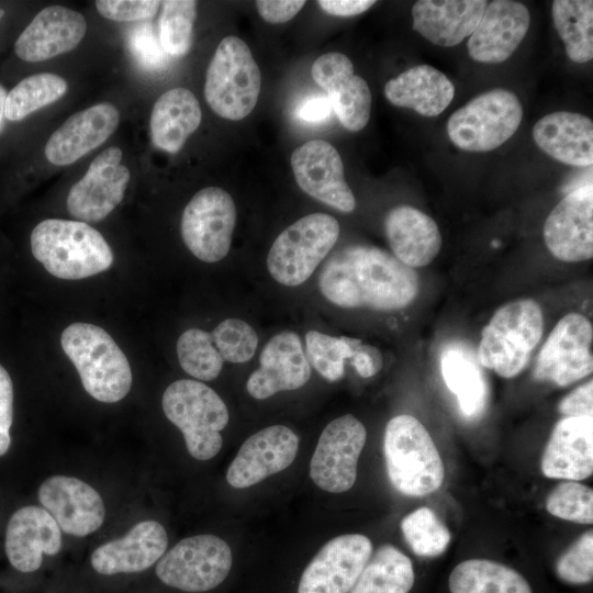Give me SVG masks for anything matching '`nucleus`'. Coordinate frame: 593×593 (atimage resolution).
<instances>
[{
	"label": "nucleus",
	"instance_id": "nucleus-35",
	"mask_svg": "<svg viewBox=\"0 0 593 593\" xmlns=\"http://www.w3.org/2000/svg\"><path fill=\"white\" fill-rule=\"evenodd\" d=\"M411 559L392 545L371 553L348 593H409L414 584Z\"/></svg>",
	"mask_w": 593,
	"mask_h": 593
},
{
	"label": "nucleus",
	"instance_id": "nucleus-21",
	"mask_svg": "<svg viewBox=\"0 0 593 593\" xmlns=\"http://www.w3.org/2000/svg\"><path fill=\"white\" fill-rule=\"evenodd\" d=\"M311 378V366L299 335L283 331L272 336L259 356V368L246 382L250 396L265 400L281 391L296 390Z\"/></svg>",
	"mask_w": 593,
	"mask_h": 593
},
{
	"label": "nucleus",
	"instance_id": "nucleus-7",
	"mask_svg": "<svg viewBox=\"0 0 593 593\" xmlns=\"http://www.w3.org/2000/svg\"><path fill=\"white\" fill-rule=\"evenodd\" d=\"M261 74L247 44L237 36H226L217 45L209 64L204 97L219 116L238 121L256 107Z\"/></svg>",
	"mask_w": 593,
	"mask_h": 593
},
{
	"label": "nucleus",
	"instance_id": "nucleus-19",
	"mask_svg": "<svg viewBox=\"0 0 593 593\" xmlns=\"http://www.w3.org/2000/svg\"><path fill=\"white\" fill-rule=\"evenodd\" d=\"M299 437L287 426L266 427L248 437L231 462L226 480L244 489L288 468L298 454Z\"/></svg>",
	"mask_w": 593,
	"mask_h": 593
},
{
	"label": "nucleus",
	"instance_id": "nucleus-15",
	"mask_svg": "<svg viewBox=\"0 0 593 593\" xmlns=\"http://www.w3.org/2000/svg\"><path fill=\"white\" fill-rule=\"evenodd\" d=\"M372 553L361 534H346L327 541L304 569L298 593H348Z\"/></svg>",
	"mask_w": 593,
	"mask_h": 593
},
{
	"label": "nucleus",
	"instance_id": "nucleus-50",
	"mask_svg": "<svg viewBox=\"0 0 593 593\" xmlns=\"http://www.w3.org/2000/svg\"><path fill=\"white\" fill-rule=\"evenodd\" d=\"M332 112L333 109L326 94L307 96L295 109L296 118L307 123H322L329 119Z\"/></svg>",
	"mask_w": 593,
	"mask_h": 593
},
{
	"label": "nucleus",
	"instance_id": "nucleus-3",
	"mask_svg": "<svg viewBox=\"0 0 593 593\" xmlns=\"http://www.w3.org/2000/svg\"><path fill=\"white\" fill-rule=\"evenodd\" d=\"M60 344L93 399L114 403L130 392L133 378L128 360L103 328L72 323L61 333Z\"/></svg>",
	"mask_w": 593,
	"mask_h": 593
},
{
	"label": "nucleus",
	"instance_id": "nucleus-31",
	"mask_svg": "<svg viewBox=\"0 0 593 593\" xmlns=\"http://www.w3.org/2000/svg\"><path fill=\"white\" fill-rule=\"evenodd\" d=\"M390 103L409 108L433 118L443 113L455 97V86L448 77L429 65H417L384 85Z\"/></svg>",
	"mask_w": 593,
	"mask_h": 593
},
{
	"label": "nucleus",
	"instance_id": "nucleus-38",
	"mask_svg": "<svg viewBox=\"0 0 593 593\" xmlns=\"http://www.w3.org/2000/svg\"><path fill=\"white\" fill-rule=\"evenodd\" d=\"M362 344L359 338L335 337L317 331L305 335L306 358L310 366L326 380L337 381L345 371V360L350 359L356 348Z\"/></svg>",
	"mask_w": 593,
	"mask_h": 593
},
{
	"label": "nucleus",
	"instance_id": "nucleus-2",
	"mask_svg": "<svg viewBox=\"0 0 593 593\" xmlns=\"http://www.w3.org/2000/svg\"><path fill=\"white\" fill-rule=\"evenodd\" d=\"M31 250L54 277L78 280L108 270L113 253L96 228L80 221L48 219L31 233Z\"/></svg>",
	"mask_w": 593,
	"mask_h": 593
},
{
	"label": "nucleus",
	"instance_id": "nucleus-1",
	"mask_svg": "<svg viewBox=\"0 0 593 593\" xmlns=\"http://www.w3.org/2000/svg\"><path fill=\"white\" fill-rule=\"evenodd\" d=\"M321 293L344 309L400 310L419 290L413 268L394 255L370 245H348L336 250L318 275Z\"/></svg>",
	"mask_w": 593,
	"mask_h": 593
},
{
	"label": "nucleus",
	"instance_id": "nucleus-47",
	"mask_svg": "<svg viewBox=\"0 0 593 593\" xmlns=\"http://www.w3.org/2000/svg\"><path fill=\"white\" fill-rule=\"evenodd\" d=\"M13 422V384L10 374L0 365V456L11 444L10 428Z\"/></svg>",
	"mask_w": 593,
	"mask_h": 593
},
{
	"label": "nucleus",
	"instance_id": "nucleus-54",
	"mask_svg": "<svg viewBox=\"0 0 593 593\" xmlns=\"http://www.w3.org/2000/svg\"><path fill=\"white\" fill-rule=\"evenodd\" d=\"M3 15H4V11L0 9V20L2 19Z\"/></svg>",
	"mask_w": 593,
	"mask_h": 593
},
{
	"label": "nucleus",
	"instance_id": "nucleus-18",
	"mask_svg": "<svg viewBox=\"0 0 593 593\" xmlns=\"http://www.w3.org/2000/svg\"><path fill=\"white\" fill-rule=\"evenodd\" d=\"M311 74L342 125L351 132L362 130L370 118L371 92L367 81L354 74L351 60L342 53H327L315 59Z\"/></svg>",
	"mask_w": 593,
	"mask_h": 593
},
{
	"label": "nucleus",
	"instance_id": "nucleus-12",
	"mask_svg": "<svg viewBox=\"0 0 593 593\" xmlns=\"http://www.w3.org/2000/svg\"><path fill=\"white\" fill-rule=\"evenodd\" d=\"M592 343V323L580 313L564 315L556 324L537 356L534 378L567 387L591 374Z\"/></svg>",
	"mask_w": 593,
	"mask_h": 593
},
{
	"label": "nucleus",
	"instance_id": "nucleus-8",
	"mask_svg": "<svg viewBox=\"0 0 593 593\" xmlns=\"http://www.w3.org/2000/svg\"><path fill=\"white\" fill-rule=\"evenodd\" d=\"M339 236V224L325 213L305 215L275 239L267 256L272 278L287 287L306 281L332 250Z\"/></svg>",
	"mask_w": 593,
	"mask_h": 593
},
{
	"label": "nucleus",
	"instance_id": "nucleus-32",
	"mask_svg": "<svg viewBox=\"0 0 593 593\" xmlns=\"http://www.w3.org/2000/svg\"><path fill=\"white\" fill-rule=\"evenodd\" d=\"M195 96L186 88H174L155 102L150 114V135L155 147L170 154L179 152L201 123Z\"/></svg>",
	"mask_w": 593,
	"mask_h": 593
},
{
	"label": "nucleus",
	"instance_id": "nucleus-49",
	"mask_svg": "<svg viewBox=\"0 0 593 593\" xmlns=\"http://www.w3.org/2000/svg\"><path fill=\"white\" fill-rule=\"evenodd\" d=\"M303 0H258L259 15L268 23H284L293 19L303 8Z\"/></svg>",
	"mask_w": 593,
	"mask_h": 593
},
{
	"label": "nucleus",
	"instance_id": "nucleus-26",
	"mask_svg": "<svg viewBox=\"0 0 593 593\" xmlns=\"http://www.w3.org/2000/svg\"><path fill=\"white\" fill-rule=\"evenodd\" d=\"M542 474L581 481L593 472V416L563 417L555 425L541 458Z\"/></svg>",
	"mask_w": 593,
	"mask_h": 593
},
{
	"label": "nucleus",
	"instance_id": "nucleus-43",
	"mask_svg": "<svg viewBox=\"0 0 593 593\" xmlns=\"http://www.w3.org/2000/svg\"><path fill=\"white\" fill-rule=\"evenodd\" d=\"M211 336L222 358L234 363L251 359L258 346L255 329L239 318L224 320L213 329Z\"/></svg>",
	"mask_w": 593,
	"mask_h": 593
},
{
	"label": "nucleus",
	"instance_id": "nucleus-46",
	"mask_svg": "<svg viewBox=\"0 0 593 593\" xmlns=\"http://www.w3.org/2000/svg\"><path fill=\"white\" fill-rule=\"evenodd\" d=\"M161 4L154 0H98V12L105 19L119 22H136L153 18Z\"/></svg>",
	"mask_w": 593,
	"mask_h": 593
},
{
	"label": "nucleus",
	"instance_id": "nucleus-17",
	"mask_svg": "<svg viewBox=\"0 0 593 593\" xmlns=\"http://www.w3.org/2000/svg\"><path fill=\"white\" fill-rule=\"evenodd\" d=\"M544 240L559 260L579 262L593 257V188L585 184L569 192L551 210L544 224Z\"/></svg>",
	"mask_w": 593,
	"mask_h": 593
},
{
	"label": "nucleus",
	"instance_id": "nucleus-36",
	"mask_svg": "<svg viewBox=\"0 0 593 593\" xmlns=\"http://www.w3.org/2000/svg\"><path fill=\"white\" fill-rule=\"evenodd\" d=\"M553 25L568 57L578 64L593 58V2L591 0H555Z\"/></svg>",
	"mask_w": 593,
	"mask_h": 593
},
{
	"label": "nucleus",
	"instance_id": "nucleus-20",
	"mask_svg": "<svg viewBox=\"0 0 593 593\" xmlns=\"http://www.w3.org/2000/svg\"><path fill=\"white\" fill-rule=\"evenodd\" d=\"M38 500L60 530L83 537L101 527L105 508L100 494L74 477L53 475L38 489Z\"/></svg>",
	"mask_w": 593,
	"mask_h": 593
},
{
	"label": "nucleus",
	"instance_id": "nucleus-40",
	"mask_svg": "<svg viewBox=\"0 0 593 593\" xmlns=\"http://www.w3.org/2000/svg\"><path fill=\"white\" fill-rule=\"evenodd\" d=\"M401 530L413 552L422 557L439 556L450 542V532L435 512L426 506L403 517Z\"/></svg>",
	"mask_w": 593,
	"mask_h": 593
},
{
	"label": "nucleus",
	"instance_id": "nucleus-42",
	"mask_svg": "<svg viewBox=\"0 0 593 593\" xmlns=\"http://www.w3.org/2000/svg\"><path fill=\"white\" fill-rule=\"evenodd\" d=\"M546 510L558 518L591 525L593 491L575 481L562 482L548 494Z\"/></svg>",
	"mask_w": 593,
	"mask_h": 593
},
{
	"label": "nucleus",
	"instance_id": "nucleus-14",
	"mask_svg": "<svg viewBox=\"0 0 593 593\" xmlns=\"http://www.w3.org/2000/svg\"><path fill=\"white\" fill-rule=\"evenodd\" d=\"M121 160L122 150L111 146L91 161L67 194L66 206L71 216L83 223L99 222L122 202L130 170Z\"/></svg>",
	"mask_w": 593,
	"mask_h": 593
},
{
	"label": "nucleus",
	"instance_id": "nucleus-39",
	"mask_svg": "<svg viewBox=\"0 0 593 593\" xmlns=\"http://www.w3.org/2000/svg\"><path fill=\"white\" fill-rule=\"evenodd\" d=\"M177 355L181 368L198 380H214L223 368L224 359L211 333L203 329L190 328L183 332L177 342Z\"/></svg>",
	"mask_w": 593,
	"mask_h": 593
},
{
	"label": "nucleus",
	"instance_id": "nucleus-30",
	"mask_svg": "<svg viewBox=\"0 0 593 593\" xmlns=\"http://www.w3.org/2000/svg\"><path fill=\"white\" fill-rule=\"evenodd\" d=\"M536 145L553 159L577 167L593 163V122L570 111L542 116L533 127Z\"/></svg>",
	"mask_w": 593,
	"mask_h": 593
},
{
	"label": "nucleus",
	"instance_id": "nucleus-23",
	"mask_svg": "<svg viewBox=\"0 0 593 593\" xmlns=\"http://www.w3.org/2000/svg\"><path fill=\"white\" fill-rule=\"evenodd\" d=\"M83 15L64 5L40 11L14 44L19 58L37 63L72 51L86 34Z\"/></svg>",
	"mask_w": 593,
	"mask_h": 593
},
{
	"label": "nucleus",
	"instance_id": "nucleus-37",
	"mask_svg": "<svg viewBox=\"0 0 593 593\" xmlns=\"http://www.w3.org/2000/svg\"><path fill=\"white\" fill-rule=\"evenodd\" d=\"M67 90L66 80L58 75L51 72L31 75L8 92L5 119L21 121L41 108L59 100Z\"/></svg>",
	"mask_w": 593,
	"mask_h": 593
},
{
	"label": "nucleus",
	"instance_id": "nucleus-51",
	"mask_svg": "<svg viewBox=\"0 0 593 593\" xmlns=\"http://www.w3.org/2000/svg\"><path fill=\"white\" fill-rule=\"evenodd\" d=\"M350 359L351 365L362 378L377 374L383 366L381 351L372 345L360 344Z\"/></svg>",
	"mask_w": 593,
	"mask_h": 593
},
{
	"label": "nucleus",
	"instance_id": "nucleus-22",
	"mask_svg": "<svg viewBox=\"0 0 593 593\" xmlns=\"http://www.w3.org/2000/svg\"><path fill=\"white\" fill-rule=\"evenodd\" d=\"M530 16L525 4L512 0H494L488 5L468 41L470 57L480 63L506 60L524 40Z\"/></svg>",
	"mask_w": 593,
	"mask_h": 593
},
{
	"label": "nucleus",
	"instance_id": "nucleus-27",
	"mask_svg": "<svg viewBox=\"0 0 593 593\" xmlns=\"http://www.w3.org/2000/svg\"><path fill=\"white\" fill-rule=\"evenodd\" d=\"M168 536L156 521L134 525L122 538L99 546L90 562L100 574L136 573L152 567L166 552Z\"/></svg>",
	"mask_w": 593,
	"mask_h": 593
},
{
	"label": "nucleus",
	"instance_id": "nucleus-34",
	"mask_svg": "<svg viewBox=\"0 0 593 593\" xmlns=\"http://www.w3.org/2000/svg\"><path fill=\"white\" fill-rule=\"evenodd\" d=\"M450 593H533L516 570L488 559H469L457 564L448 580Z\"/></svg>",
	"mask_w": 593,
	"mask_h": 593
},
{
	"label": "nucleus",
	"instance_id": "nucleus-48",
	"mask_svg": "<svg viewBox=\"0 0 593 593\" xmlns=\"http://www.w3.org/2000/svg\"><path fill=\"white\" fill-rule=\"evenodd\" d=\"M564 417L593 416V381L583 383L566 395L558 405Z\"/></svg>",
	"mask_w": 593,
	"mask_h": 593
},
{
	"label": "nucleus",
	"instance_id": "nucleus-53",
	"mask_svg": "<svg viewBox=\"0 0 593 593\" xmlns=\"http://www.w3.org/2000/svg\"><path fill=\"white\" fill-rule=\"evenodd\" d=\"M8 92L4 89V87L0 83V133L2 132V128L4 126V110H5V101H7Z\"/></svg>",
	"mask_w": 593,
	"mask_h": 593
},
{
	"label": "nucleus",
	"instance_id": "nucleus-13",
	"mask_svg": "<svg viewBox=\"0 0 593 593\" xmlns=\"http://www.w3.org/2000/svg\"><path fill=\"white\" fill-rule=\"evenodd\" d=\"M367 439L363 424L351 414L323 429L310 462V477L322 490L346 492L357 478V463Z\"/></svg>",
	"mask_w": 593,
	"mask_h": 593
},
{
	"label": "nucleus",
	"instance_id": "nucleus-6",
	"mask_svg": "<svg viewBox=\"0 0 593 593\" xmlns=\"http://www.w3.org/2000/svg\"><path fill=\"white\" fill-rule=\"evenodd\" d=\"M161 405L166 417L181 430L194 459L209 460L220 452L221 430L230 416L224 401L213 389L195 380H177L165 390Z\"/></svg>",
	"mask_w": 593,
	"mask_h": 593
},
{
	"label": "nucleus",
	"instance_id": "nucleus-44",
	"mask_svg": "<svg viewBox=\"0 0 593 593\" xmlns=\"http://www.w3.org/2000/svg\"><path fill=\"white\" fill-rule=\"evenodd\" d=\"M556 573L569 584H586L593 579V532L581 535L557 560Z\"/></svg>",
	"mask_w": 593,
	"mask_h": 593
},
{
	"label": "nucleus",
	"instance_id": "nucleus-29",
	"mask_svg": "<svg viewBox=\"0 0 593 593\" xmlns=\"http://www.w3.org/2000/svg\"><path fill=\"white\" fill-rule=\"evenodd\" d=\"M384 232L394 257L413 269L430 264L441 247L436 222L411 205L391 209L384 219Z\"/></svg>",
	"mask_w": 593,
	"mask_h": 593
},
{
	"label": "nucleus",
	"instance_id": "nucleus-10",
	"mask_svg": "<svg viewBox=\"0 0 593 593\" xmlns=\"http://www.w3.org/2000/svg\"><path fill=\"white\" fill-rule=\"evenodd\" d=\"M232 562V550L226 541L215 535H195L165 552L156 566V574L171 588L205 592L226 579Z\"/></svg>",
	"mask_w": 593,
	"mask_h": 593
},
{
	"label": "nucleus",
	"instance_id": "nucleus-16",
	"mask_svg": "<svg viewBox=\"0 0 593 593\" xmlns=\"http://www.w3.org/2000/svg\"><path fill=\"white\" fill-rule=\"evenodd\" d=\"M290 161L305 193L340 212L355 210V195L345 180L340 155L331 143L309 141L293 150Z\"/></svg>",
	"mask_w": 593,
	"mask_h": 593
},
{
	"label": "nucleus",
	"instance_id": "nucleus-28",
	"mask_svg": "<svg viewBox=\"0 0 593 593\" xmlns=\"http://www.w3.org/2000/svg\"><path fill=\"white\" fill-rule=\"evenodd\" d=\"M486 5L485 0H418L413 27L430 43L452 47L473 33Z\"/></svg>",
	"mask_w": 593,
	"mask_h": 593
},
{
	"label": "nucleus",
	"instance_id": "nucleus-52",
	"mask_svg": "<svg viewBox=\"0 0 593 593\" xmlns=\"http://www.w3.org/2000/svg\"><path fill=\"white\" fill-rule=\"evenodd\" d=\"M373 0H320L317 4L327 14L335 16H355L370 9Z\"/></svg>",
	"mask_w": 593,
	"mask_h": 593
},
{
	"label": "nucleus",
	"instance_id": "nucleus-11",
	"mask_svg": "<svg viewBox=\"0 0 593 593\" xmlns=\"http://www.w3.org/2000/svg\"><path fill=\"white\" fill-rule=\"evenodd\" d=\"M236 208L225 190L208 187L198 191L181 216V236L188 249L204 262L222 260L231 248Z\"/></svg>",
	"mask_w": 593,
	"mask_h": 593
},
{
	"label": "nucleus",
	"instance_id": "nucleus-25",
	"mask_svg": "<svg viewBox=\"0 0 593 593\" xmlns=\"http://www.w3.org/2000/svg\"><path fill=\"white\" fill-rule=\"evenodd\" d=\"M60 548V528L45 508L24 506L10 517L4 549L11 566L16 570L34 572L41 567L44 553L54 556Z\"/></svg>",
	"mask_w": 593,
	"mask_h": 593
},
{
	"label": "nucleus",
	"instance_id": "nucleus-33",
	"mask_svg": "<svg viewBox=\"0 0 593 593\" xmlns=\"http://www.w3.org/2000/svg\"><path fill=\"white\" fill-rule=\"evenodd\" d=\"M440 370L461 414L468 418L479 417L485 409L489 392L484 374L473 356L461 346H449L441 353Z\"/></svg>",
	"mask_w": 593,
	"mask_h": 593
},
{
	"label": "nucleus",
	"instance_id": "nucleus-24",
	"mask_svg": "<svg viewBox=\"0 0 593 593\" xmlns=\"http://www.w3.org/2000/svg\"><path fill=\"white\" fill-rule=\"evenodd\" d=\"M120 122L118 109L102 102L69 116L48 138L45 145L47 160L66 166L103 144Z\"/></svg>",
	"mask_w": 593,
	"mask_h": 593
},
{
	"label": "nucleus",
	"instance_id": "nucleus-5",
	"mask_svg": "<svg viewBox=\"0 0 593 593\" xmlns=\"http://www.w3.org/2000/svg\"><path fill=\"white\" fill-rule=\"evenodd\" d=\"M544 333V315L538 302L517 299L499 307L484 326L478 362L510 379L527 366Z\"/></svg>",
	"mask_w": 593,
	"mask_h": 593
},
{
	"label": "nucleus",
	"instance_id": "nucleus-4",
	"mask_svg": "<svg viewBox=\"0 0 593 593\" xmlns=\"http://www.w3.org/2000/svg\"><path fill=\"white\" fill-rule=\"evenodd\" d=\"M383 451L389 480L400 493L424 496L440 488L443 460L429 433L414 416L402 414L389 421Z\"/></svg>",
	"mask_w": 593,
	"mask_h": 593
},
{
	"label": "nucleus",
	"instance_id": "nucleus-41",
	"mask_svg": "<svg viewBox=\"0 0 593 593\" xmlns=\"http://www.w3.org/2000/svg\"><path fill=\"white\" fill-rule=\"evenodd\" d=\"M161 4L159 42L169 56L181 57L191 47L197 2L193 0H166Z\"/></svg>",
	"mask_w": 593,
	"mask_h": 593
},
{
	"label": "nucleus",
	"instance_id": "nucleus-45",
	"mask_svg": "<svg viewBox=\"0 0 593 593\" xmlns=\"http://www.w3.org/2000/svg\"><path fill=\"white\" fill-rule=\"evenodd\" d=\"M128 49L136 63L147 70L163 69L169 55L164 51L150 23H141L127 35Z\"/></svg>",
	"mask_w": 593,
	"mask_h": 593
},
{
	"label": "nucleus",
	"instance_id": "nucleus-9",
	"mask_svg": "<svg viewBox=\"0 0 593 593\" xmlns=\"http://www.w3.org/2000/svg\"><path fill=\"white\" fill-rule=\"evenodd\" d=\"M522 119L523 108L516 94L493 89L455 111L447 122V134L462 150L490 152L513 136Z\"/></svg>",
	"mask_w": 593,
	"mask_h": 593
}]
</instances>
